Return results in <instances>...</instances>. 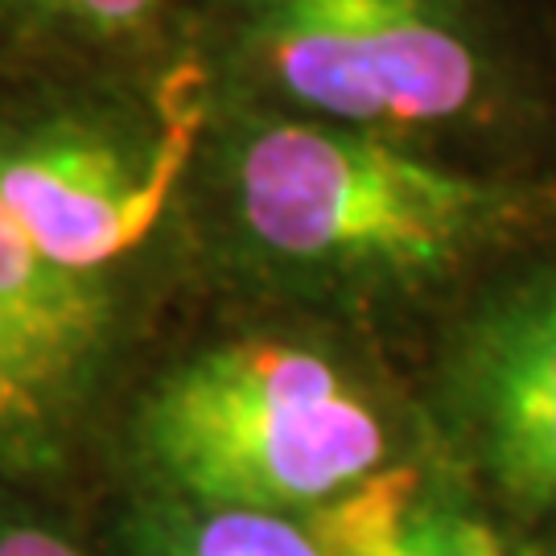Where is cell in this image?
<instances>
[{
  "label": "cell",
  "instance_id": "6",
  "mask_svg": "<svg viewBox=\"0 0 556 556\" xmlns=\"http://www.w3.org/2000/svg\"><path fill=\"white\" fill-rule=\"evenodd\" d=\"M116 330V280L41 256L0 206V462L59 438Z\"/></svg>",
  "mask_w": 556,
  "mask_h": 556
},
{
  "label": "cell",
  "instance_id": "9",
  "mask_svg": "<svg viewBox=\"0 0 556 556\" xmlns=\"http://www.w3.org/2000/svg\"><path fill=\"white\" fill-rule=\"evenodd\" d=\"M137 556H326L298 516L165 498L140 519Z\"/></svg>",
  "mask_w": 556,
  "mask_h": 556
},
{
  "label": "cell",
  "instance_id": "4",
  "mask_svg": "<svg viewBox=\"0 0 556 556\" xmlns=\"http://www.w3.org/2000/svg\"><path fill=\"white\" fill-rule=\"evenodd\" d=\"M206 66L153 96L87 87L0 108V206L62 273L112 280L190 194Z\"/></svg>",
  "mask_w": 556,
  "mask_h": 556
},
{
  "label": "cell",
  "instance_id": "1",
  "mask_svg": "<svg viewBox=\"0 0 556 556\" xmlns=\"http://www.w3.org/2000/svg\"><path fill=\"white\" fill-rule=\"evenodd\" d=\"M186 202L223 264L321 305H396L556 239V178L211 91Z\"/></svg>",
  "mask_w": 556,
  "mask_h": 556
},
{
  "label": "cell",
  "instance_id": "10",
  "mask_svg": "<svg viewBox=\"0 0 556 556\" xmlns=\"http://www.w3.org/2000/svg\"><path fill=\"white\" fill-rule=\"evenodd\" d=\"M0 556H83L71 540L38 519H0Z\"/></svg>",
  "mask_w": 556,
  "mask_h": 556
},
{
  "label": "cell",
  "instance_id": "5",
  "mask_svg": "<svg viewBox=\"0 0 556 556\" xmlns=\"http://www.w3.org/2000/svg\"><path fill=\"white\" fill-rule=\"evenodd\" d=\"M462 457L528 516H556V239L475 285L438 358Z\"/></svg>",
  "mask_w": 556,
  "mask_h": 556
},
{
  "label": "cell",
  "instance_id": "2",
  "mask_svg": "<svg viewBox=\"0 0 556 556\" xmlns=\"http://www.w3.org/2000/svg\"><path fill=\"white\" fill-rule=\"evenodd\" d=\"M206 50L215 96L438 153L536 103L498 0H206Z\"/></svg>",
  "mask_w": 556,
  "mask_h": 556
},
{
  "label": "cell",
  "instance_id": "8",
  "mask_svg": "<svg viewBox=\"0 0 556 556\" xmlns=\"http://www.w3.org/2000/svg\"><path fill=\"white\" fill-rule=\"evenodd\" d=\"M169 0H0V38L25 50L137 62L161 50Z\"/></svg>",
  "mask_w": 556,
  "mask_h": 556
},
{
  "label": "cell",
  "instance_id": "7",
  "mask_svg": "<svg viewBox=\"0 0 556 556\" xmlns=\"http://www.w3.org/2000/svg\"><path fill=\"white\" fill-rule=\"evenodd\" d=\"M305 523L326 556H511L470 498L420 466H388Z\"/></svg>",
  "mask_w": 556,
  "mask_h": 556
},
{
  "label": "cell",
  "instance_id": "3",
  "mask_svg": "<svg viewBox=\"0 0 556 556\" xmlns=\"http://www.w3.org/2000/svg\"><path fill=\"white\" fill-rule=\"evenodd\" d=\"M137 441L174 498L298 519L392 466L388 417L355 371L277 334L181 358L140 404Z\"/></svg>",
  "mask_w": 556,
  "mask_h": 556
}]
</instances>
